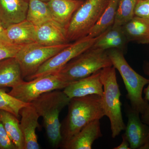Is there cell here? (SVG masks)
<instances>
[{
    "label": "cell",
    "mask_w": 149,
    "mask_h": 149,
    "mask_svg": "<svg viewBox=\"0 0 149 149\" xmlns=\"http://www.w3.org/2000/svg\"><path fill=\"white\" fill-rule=\"evenodd\" d=\"M112 66L107 50L92 47L72 59L56 73L65 81L72 83Z\"/></svg>",
    "instance_id": "cell-5"
},
{
    "label": "cell",
    "mask_w": 149,
    "mask_h": 149,
    "mask_svg": "<svg viewBox=\"0 0 149 149\" xmlns=\"http://www.w3.org/2000/svg\"><path fill=\"white\" fill-rule=\"evenodd\" d=\"M102 136L100 120L97 119L85 126L61 149H91L94 142Z\"/></svg>",
    "instance_id": "cell-16"
},
{
    "label": "cell",
    "mask_w": 149,
    "mask_h": 149,
    "mask_svg": "<svg viewBox=\"0 0 149 149\" xmlns=\"http://www.w3.org/2000/svg\"><path fill=\"white\" fill-rule=\"evenodd\" d=\"M0 120L17 149H24V137L18 118L10 113L0 110Z\"/></svg>",
    "instance_id": "cell-21"
},
{
    "label": "cell",
    "mask_w": 149,
    "mask_h": 149,
    "mask_svg": "<svg viewBox=\"0 0 149 149\" xmlns=\"http://www.w3.org/2000/svg\"><path fill=\"white\" fill-rule=\"evenodd\" d=\"M122 28L128 42L149 44V22L145 19L135 16Z\"/></svg>",
    "instance_id": "cell-20"
},
{
    "label": "cell",
    "mask_w": 149,
    "mask_h": 149,
    "mask_svg": "<svg viewBox=\"0 0 149 149\" xmlns=\"http://www.w3.org/2000/svg\"><path fill=\"white\" fill-rule=\"evenodd\" d=\"M109 0H86L76 11L65 34L68 42L86 37L105 9Z\"/></svg>",
    "instance_id": "cell-6"
},
{
    "label": "cell",
    "mask_w": 149,
    "mask_h": 149,
    "mask_svg": "<svg viewBox=\"0 0 149 149\" xmlns=\"http://www.w3.org/2000/svg\"><path fill=\"white\" fill-rule=\"evenodd\" d=\"M129 42L123 29L122 26L113 24L102 34L93 47L104 50L116 49L124 53Z\"/></svg>",
    "instance_id": "cell-18"
},
{
    "label": "cell",
    "mask_w": 149,
    "mask_h": 149,
    "mask_svg": "<svg viewBox=\"0 0 149 149\" xmlns=\"http://www.w3.org/2000/svg\"><path fill=\"white\" fill-rule=\"evenodd\" d=\"M122 141L121 143L113 149H130V145L124 135H122Z\"/></svg>",
    "instance_id": "cell-31"
},
{
    "label": "cell",
    "mask_w": 149,
    "mask_h": 149,
    "mask_svg": "<svg viewBox=\"0 0 149 149\" xmlns=\"http://www.w3.org/2000/svg\"><path fill=\"white\" fill-rule=\"evenodd\" d=\"M27 1H29V0H27ZM40 1H45V2H47V1H49V0H40Z\"/></svg>",
    "instance_id": "cell-33"
},
{
    "label": "cell",
    "mask_w": 149,
    "mask_h": 149,
    "mask_svg": "<svg viewBox=\"0 0 149 149\" xmlns=\"http://www.w3.org/2000/svg\"><path fill=\"white\" fill-rule=\"evenodd\" d=\"M68 106L67 115L61 123V148L90 123L105 116L101 97L97 95L72 98Z\"/></svg>",
    "instance_id": "cell-1"
},
{
    "label": "cell",
    "mask_w": 149,
    "mask_h": 149,
    "mask_svg": "<svg viewBox=\"0 0 149 149\" xmlns=\"http://www.w3.org/2000/svg\"><path fill=\"white\" fill-rule=\"evenodd\" d=\"M27 0H0V19L5 28L26 19Z\"/></svg>",
    "instance_id": "cell-15"
},
{
    "label": "cell",
    "mask_w": 149,
    "mask_h": 149,
    "mask_svg": "<svg viewBox=\"0 0 149 149\" xmlns=\"http://www.w3.org/2000/svg\"><path fill=\"white\" fill-rule=\"evenodd\" d=\"M70 100L63 91L55 90L44 93L30 103L40 117H42L48 140L55 148H60L62 142L60 113Z\"/></svg>",
    "instance_id": "cell-2"
},
{
    "label": "cell",
    "mask_w": 149,
    "mask_h": 149,
    "mask_svg": "<svg viewBox=\"0 0 149 149\" xmlns=\"http://www.w3.org/2000/svg\"><path fill=\"white\" fill-rule=\"evenodd\" d=\"M30 104L26 103L6 93L5 88H0V110L8 112L17 118L20 111L24 107Z\"/></svg>",
    "instance_id": "cell-25"
},
{
    "label": "cell",
    "mask_w": 149,
    "mask_h": 149,
    "mask_svg": "<svg viewBox=\"0 0 149 149\" xmlns=\"http://www.w3.org/2000/svg\"><path fill=\"white\" fill-rule=\"evenodd\" d=\"M26 19L36 27L53 20L47 2L29 0Z\"/></svg>",
    "instance_id": "cell-22"
},
{
    "label": "cell",
    "mask_w": 149,
    "mask_h": 149,
    "mask_svg": "<svg viewBox=\"0 0 149 149\" xmlns=\"http://www.w3.org/2000/svg\"><path fill=\"white\" fill-rule=\"evenodd\" d=\"M25 45H14L0 40V61L15 57L19 51Z\"/></svg>",
    "instance_id": "cell-26"
},
{
    "label": "cell",
    "mask_w": 149,
    "mask_h": 149,
    "mask_svg": "<svg viewBox=\"0 0 149 149\" xmlns=\"http://www.w3.org/2000/svg\"><path fill=\"white\" fill-rule=\"evenodd\" d=\"M21 68L15 57L0 61V88L15 87L23 82Z\"/></svg>",
    "instance_id": "cell-19"
},
{
    "label": "cell",
    "mask_w": 149,
    "mask_h": 149,
    "mask_svg": "<svg viewBox=\"0 0 149 149\" xmlns=\"http://www.w3.org/2000/svg\"><path fill=\"white\" fill-rule=\"evenodd\" d=\"M116 69L113 66L101 70V77L103 85L102 103L105 116L109 118L111 136L114 139L123 130L125 125L121 112V93L118 83Z\"/></svg>",
    "instance_id": "cell-4"
},
{
    "label": "cell",
    "mask_w": 149,
    "mask_h": 149,
    "mask_svg": "<svg viewBox=\"0 0 149 149\" xmlns=\"http://www.w3.org/2000/svg\"><path fill=\"white\" fill-rule=\"evenodd\" d=\"M135 15L149 22V0L137 1L135 9Z\"/></svg>",
    "instance_id": "cell-27"
},
{
    "label": "cell",
    "mask_w": 149,
    "mask_h": 149,
    "mask_svg": "<svg viewBox=\"0 0 149 149\" xmlns=\"http://www.w3.org/2000/svg\"><path fill=\"white\" fill-rule=\"evenodd\" d=\"M128 122L123 135L130 145V149H145L149 143V125L144 123L140 113L125 104Z\"/></svg>",
    "instance_id": "cell-10"
},
{
    "label": "cell",
    "mask_w": 149,
    "mask_h": 149,
    "mask_svg": "<svg viewBox=\"0 0 149 149\" xmlns=\"http://www.w3.org/2000/svg\"><path fill=\"white\" fill-rule=\"evenodd\" d=\"M71 83L62 79L57 73H54L23 81L12 88L8 93L20 101L30 104L44 93L64 89Z\"/></svg>",
    "instance_id": "cell-7"
},
{
    "label": "cell",
    "mask_w": 149,
    "mask_h": 149,
    "mask_svg": "<svg viewBox=\"0 0 149 149\" xmlns=\"http://www.w3.org/2000/svg\"><path fill=\"white\" fill-rule=\"evenodd\" d=\"M102 34L95 37L86 36L70 44L49 59L34 74L26 78V80L29 81L37 77L57 73L72 59L92 48L101 37Z\"/></svg>",
    "instance_id": "cell-8"
},
{
    "label": "cell",
    "mask_w": 149,
    "mask_h": 149,
    "mask_svg": "<svg viewBox=\"0 0 149 149\" xmlns=\"http://www.w3.org/2000/svg\"><path fill=\"white\" fill-rule=\"evenodd\" d=\"M141 1V0H137V1Z\"/></svg>",
    "instance_id": "cell-35"
},
{
    "label": "cell",
    "mask_w": 149,
    "mask_h": 149,
    "mask_svg": "<svg viewBox=\"0 0 149 149\" xmlns=\"http://www.w3.org/2000/svg\"><path fill=\"white\" fill-rule=\"evenodd\" d=\"M36 26L26 19L5 29L0 40L17 45H27L36 42Z\"/></svg>",
    "instance_id": "cell-13"
},
{
    "label": "cell",
    "mask_w": 149,
    "mask_h": 149,
    "mask_svg": "<svg viewBox=\"0 0 149 149\" xmlns=\"http://www.w3.org/2000/svg\"><path fill=\"white\" fill-rule=\"evenodd\" d=\"M118 1L119 0H109L100 17L87 36L91 37H98L113 25Z\"/></svg>",
    "instance_id": "cell-23"
},
{
    "label": "cell",
    "mask_w": 149,
    "mask_h": 149,
    "mask_svg": "<svg viewBox=\"0 0 149 149\" xmlns=\"http://www.w3.org/2000/svg\"><path fill=\"white\" fill-rule=\"evenodd\" d=\"M20 128L24 137V149H39L36 129L40 128L38 122L40 116L31 104L24 107L20 111Z\"/></svg>",
    "instance_id": "cell-12"
},
{
    "label": "cell",
    "mask_w": 149,
    "mask_h": 149,
    "mask_svg": "<svg viewBox=\"0 0 149 149\" xmlns=\"http://www.w3.org/2000/svg\"><path fill=\"white\" fill-rule=\"evenodd\" d=\"M149 149V143L147 145V146L146 147V149Z\"/></svg>",
    "instance_id": "cell-34"
},
{
    "label": "cell",
    "mask_w": 149,
    "mask_h": 149,
    "mask_svg": "<svg viewBox=\"0 0 149 149\" xmlns=\"http://www.w3.org/2000/svg\"><path fill=\"white\" fill-rule=\"evenodd\" d=\"M70 45V43H67L47 46L35 42L24 46L15 57L20 65L23 78L26 79L34 74L49 59Z\"/></svg>",
    "instance_id": "cell-9"
},
{
    "label": "cell",
    "mask_w": 149,
    "mask_h": 149,
    "mask_svg": "<svg viewBox=\"0 0 149 149\" xmlns=\"http://www.w3.org/2000/svg\"><path fill=\"white\" fill-rule=\"evenodd\" d=\"M84 2L83 0H49L47 3L53 19L65 29L74 13Z\"/></svg>",
    "instance_id": "cell-17"
},
{
    "label": "cell",
    "mask_w": 149,
    "mask_h": 149,
    "mask_svg": "<svg viewBox=\"0 0 149 149\" xmlns=\"http://www.w3.org/2000/svg\"><path fill=\"white\" fill-rule=\"evenodd\" d=\"M107 51L113 66L122 77L127 92L126 97L130 101V106L141 114L149 104L148 102L142 96L144 87L148 85L149 79L140 75L131 67L122 51L116 49Z\"/></svg>",
    "instance_id": "cell-3"
},
{
    "label": "cell",
    "mask_w": 149,
    "mask_h": 149,
    "mask_svg": "<svg viewBox=\"0 0 149 149\" xmlns=\"http://www.w3.org/2000/svg\"><path fill=\"white\" fill-rule=\"evenodd\" d=\"M141 119L144 123L149 125V104L143 112L141 113Z\"/></svg>",
    "instance_id": "cell-30"
},
{
    "label": "cell",
    "mask_w": 149,
    "mask_h": 149,
    "mask_svg": "<svg viewBox=\"0 0 149 149\" xmlns=\"http://www.w3.org/2000/svg\"><path fill=\"white\" fill-rule=\"evenodd\" d=\"M103 91L100 70L88 77L72 82L63 90L70 99L92 95L102 97Z\"/></svg>",
    "instance_id": "cell-11"
},
{
    "label": "cell",
    "mask_w": 149,
    "mask_h": 149,
    "mask_svg": "<svg viewBox=\"0 0 149 149\" xmlns=\"http://www.w3.org/2000/svg\"><path fill=\"white\" fill-rule=\"evenodd\" d=\"M143 69L144 73L148 75L149 78V62L146 61L144 62L143 65ZM148 87L145 88L143 91L144 94H145V97L144 99L147 101L149 102V83L148 84Z\"/></svg>",
    "instance_id": "cell-29"
},
{
    "label": "cell",
    "mask_w": 149,
    "mask_h": 149,
    "mask_svg": "<svg viewBox=\"0 0 149 149\" xmlns=\"http://www.w3.org/2000/svg\"><path fill=\"white\" fill-rule=\"evenodd\" d=\"M137 0H119L114 24L122 26L133 18Z\"/></svg>",
    "instance_id": "cell-24"
},
{
    "label": "cell",
    "mask_w": 149,
    "mask_h": 149,
    "mask_svg": "<svg viewBox=\"0 0 149 149\" xmlns=\"http://www.w3.org/2000/svg\"><path fill=\"white\" fill-rule=\"evenodd\" d=\"M0 149H17L8 136L3 125L0 120Z\"/></svg>",
    "instance_id": "cell-28"
},
{
    "label": "cell",
    "mask_w": 149,
    "mask_h": 149,
    "mask_svg": "<svg viewBox=\"0 0 149 149\" xmlns=\"http://www.w3.org/2000/svg\"><path fill=\"white\" fill-rule=\"evenodd\" d=\"M5 29V28L4 27L1 21V19H0V36L3 34V32L4 31Z\"/></svg>",
    "instance_id": "cell-32"
},
{
    "label": "cell",
    "mask_w": 149,
    "mask_h": 149,
    "mask_svg": "<svg viewBox=\"0 0 149 149\" xmlns=\"http://www.w3.org/2000/svg\"><path fill=\"white\" fill-rule=\"evenodd\" d=\"M36 42L44 46L59 45L68 43L65 29L54 20L36 27Z\"/></svg>",
    "instance_id": "cell-14"
}]
</instances>
